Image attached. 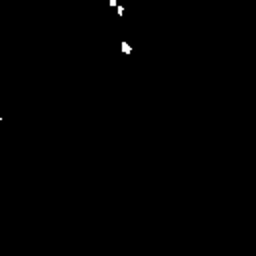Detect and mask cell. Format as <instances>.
<instances>
[{
    "mask_svg": "<svg viewBox=\"0 0 256 256\" xmlns=\"http://www.w3.org/2000/svg\"><path fill=\"white\" fill-rule=\"evenodd\" d=\"M122 50H124V52H130V46L124 42V44H122Z\"/></svg>",
    "mask_w": 256,
    "mask_h": 256,
    "instance_id": "obj_1",
    "label": "cell"
},
{
    "mask_svg": "<svg viewBox=\"0 0 256 256\" xmlns=\"http://www.w3.org/2000/svg\"><path fill=\"white\" fill-rule=\"evenodd\" d=\"M108 4H110V6H114V4H116V0H108Z\"/></svg>",
    "mask_w": 256,
    "mask_h": 256,
    "instance_id": "obj_2",
    "label": "cell"
}]
</instances>
